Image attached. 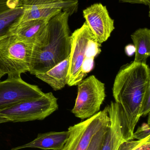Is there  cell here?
Returning a JSON list of instances; mask_svg holds the SVG:
<instances>
[{"instance_id": "8992f818", "label": "cell", "mask_w": 150, "mask_h": 150, "mask_svg": "<svg viewBox=\"0 0 150 150\" xmlns=\"http://www.w3.org/2000/svg\"><path fill=\"white\" fill-rule=\"evenodd\" d=\"M95 38L85 22L70 36L71 46L67 83L69 86L77 85L86 76L82 72V65L86 55L88 43Z\"/></svg>"}, {"instance_id": "7c38bea8", "label": "cell", "mask_w": 150, "mask_h": 150, "mask_svg": "<svg viewBox=\"0 0 150 150\" xmlns=\"http://www.w3.org/2000/svg\"><path fill=\"white\" fill-rule=\"evenodd\" d=\"M49 20L37 19L21 22L13 35L20 41L33 45L45 35Z\"/></svg>"}, {"instance_id": "44dd1931", "label": "cell", "mask_w": 150, "mask_h": 150, "mask_svg": "<svg viewBox=\"0 0 150 150\" xmlns=\"http://www.w3.org/2000/svg\"><path fill=\"white\" fill-rule=\"evenodd\" d=\"M120 2L123 3H128L130 4H139L144 5H149L150 4V0H119Z\"/></svg>"}, {"instance_id": "603a6c76", "label": "cell", "mask_w": 150, "mask_h": 150, "mask_svg": "<svg viewBox=\"0 0 150 150\" xmlns=\"http://www.w3.org/2000/svg\"><path fill=\"white\" fill-rule=\"evenodd\" d=\"M4 75H4V73L1 71V69H0V79L3 76H4Z\"/></svg>"}, {"instance_id": "30bf717a", "label": "cell", "mask_w": 150, "mask_h": 150, "mask_svg": "<svg viewBox=\"0 0 150 150\" xmlns=\"http://www.w3.org/2000/svg\"><path fill=\"white\" fill-rule=\"evenodd\" d=\"M23 0H0V41L12 36L21 23Z\"/></svg>"}, {"instance_id": "4fadbf2b", "label": "cell", "mask_w": 150, "mask_h": 150, "mask_svg": "<svg viewBox=\"0 0 150 150\" xmlns=\"http://www.w3.org/2000/svg\"><path fill=\"white\" fill-rule=\"evenodd\" d=\"M69 137V131L50 132L39 134L32 142L10 150H18L25 148H38L43 150H60L62 149Z\"/></svg>"}, {"instance_id": "7a4b0ae2", "label": "cell", "mask_w": 150, "mask_h": 150, "mask_svg": "<svg viewBox=\"0 0 150 150\" xmlns=\"http://www.w3.org/2000/svg\"><path fill=\"white\" fill-rule=\"evenodd\" d=\"M74 13L63 11L49 20L45 35L33 45L31 74L47 72L69 56L71 45L68 20Z\"/></svg>"}, {"instance_id": "3957f363", "label": "cell", "mask_w": 150, "mask_h": 150, "mask_svg": "<svg viewBox=\"0 0 150 150\" xmlns=\"http://www.w3.org/2000/svg\"><path fill=\"white\" fill-rule=\"evenodd\" d=\"M57 99L52 93L40 98L18 102L0 111V124L42 120L58 109Z\"/></svg>"}, {"instance_id": "8fae6325", "label": "cell", "mask_w": 150, "mask_h": 150, "mask_svg": "<svg viewBox=\"0 0 150 150\" xmlns=\"http://www.w3.org/2000/svg\"><path fill=\"white\" fill-rule=\"evenodd\" d=\"M108 114L110 119L109 130L102 150H117L123 139L121 130L122 109L116 102L108 105Z\"/></svg>"}, {"instance_id": "e0dca14e", "label": "cell", "mask_w": 150, "mask_h": 150, "mask_svg": "<svg viewBox=\"0 0 150 150\" xmlns=\"http://www.w3.org/2000/svg\"><path fill=\"white\" fill-rule=\"evenodd\" d=\"M117 150H150V136L142 140L124 141Z\"/></svg>"}, {"instance_id": "ac0fdd59", "label": "cell", "mask_w": 150, "mask_h": 150, "mask_svg": "<svg viewBox=\"0 0 150 150\" xmlns=\"http://www.w3.org/2000/svg\"><path fill=\"white\" fill-rule=\"evenodd\" d=\"M150 136V124L144 123L141 127L137 129L135 133H134L132 140L136 139L141 140Z\"/></svg>"}, {"instance_id": "ba28073f", "label": "cell", "mask_w": 150, "mask_h": 150, "mask_svg": "<svg viewBox=\"0 0 150 150\" xmlns=\"http://www.w3.org/2000/svg\"><path fill=\"white\" fill-rule=\"evenodd\" d=\"M21 22L37 19L50 20L63 11L76 12L77 0H23Z\"/></svg>"}, {"instance_id": "52a82bcc", "label": "cell", "mask_w": 150, "mask_h": 150, "mask_svg": "<svg viewBox=\"0 0 150 150\" xmlns=\"http://www.w3.org/2000/svg\"><path fill=\"white\" fill-rule=\"evenodd\" d=\"M44 94L38 86L22 78H8L0 82V111L21 101L40 98Z\"/></svg>"}, {"instance_id": "ffe728a7", "label": "cell", "mask_w": 150, "mask_h": 150, "mask_svg": "<svg viewBox=\"0 0 150 150\" xmlns=\"http://www.w3.org/2000/svg\"><path fill=\"white\" fill-rule=\"evenodd\" d=\"M94 60V58H85L82 67V71L83 74L87 75L88 73H90L93 69Z\"/></svg>"}, {"instance_id": "2e32d148", "label": "cell", "mask_w": 150, "mask_h": 150, "mask_svg": "<svg viewBox=\"0 0 150 150\" xmlns=\"http://www.w3.org/2000/svg\"><path fill=\"white\" fill-rule=\"evenodd\" d=\"M110 125L107 123L93 136L86 150H102Z\"/></svg>"}, {"instance_id": "9a60e30c", "label": "cell", "mask_w": 150, "mask_h": 150, "mask_svg": "<svg viewBox=\"0 0 150 150\" xmlns=\"http://www.w3.org/2000/svg\"><path fill=\"white\" fill-rule=\"evenodd\" d=\"M135 47L134 60L136 63L147 64L150 55V30L147 28H140L131 36Z\"/></svg>"}, {"instance_id": "277c9868", "label": "cell", "mask_w": 150, "mask_h": 150, "mask_svg": "<svg viewBox=\"0 0 150 150\" xmlns=\"http://www.w3.org/2000/svg\"><path fill=\"white\" fill-rule=\"evenodd\" d=\"M33 46L14 35L0 41V69L8 79L21 78L22 74L29 72Z\"/></svg>"}, {"instance_id": "6da1fadb", "label": "cell", "mask_w": 150, "mask_h": 150, "mask_svg": "<svg viewBox=\"0 0 150 150\" xmlns=\"http://www.w3.org/2000/svg\"><path fill=\"white\" fill-rule=\"evenodd\" d=\"M150 86V69L147 64L133 62L121 68L114 79L113 95L121 108L123 139L132 140L135 127L141 118L142 103Z\"/></svg>"}, {"instance_id": "7402d4cb", "label": "cell", "mask_w": 150, "mask_h": 150, "mask_svg": "<svg viewBox=\"0 0 150 150\" xmlns=\"http://www.w3.org/2000/svg\"><path fill=\"white\" fill-rule=\"evenodd\" d=\"M126 52L128 55H132L134 52H135V47L134 46L129 45L126 47Z\"/></svg>"}, {"instance_id": "5bb4252c", "label": "cell", "mask_w": 150, "mask_h": 150, "mask_svg": "<svg viewBox=\"0 0 150 150\" xmlns=\"http://www.w3.org/2000/svg\"><path fill=\"white\" fill-rule=\"evenodd\" d=\"M69 56L47 72L35 74L36 77L48 84L54 91L64 88L68 82Z\"/></svg>"}, {"instance_id": "d6986e66", "label": "cell", "mask_w": 150, "mask_h": 150, "mask_svg": "<svg viewBox=\"0 0 150 150\" xmlns=\"http://www.w3.org/2000/svg\"><path fill=\"white\" fill-rule=\"evenodd\" d=\"M150 86L147 89L143 98L141 107V115L146 116L150 113Z\"/></svg>"}, {"instance_id": "5b68a950", "label": "cell", "mask_w": 150, "mask_h": 150, "mask_svg": "<svg viewBox=\"0 0 150 150\" xmlns=\"http://www.w3.org/2000/svg\"><path fill=\"white\" fill-rule=\"evenodd\" d=\"M77 95L71 112L82 120L88 119L99 111L106 97L105 84L94 75L77 85Z\"/></svg>"}, {"instance_id": "9c48e42d", "label": "cell", "mask_w": 150, "mask_h": 150, "mask_svg": "<svg viewBox=\"0 0 150 150\" xmlns=\"http://www.w3.org/2000/svg\"><path fill=\"white\" fill-rule=\"evenodd\" d=\"M83 15L98 42L101 44L107 41L115 27L106 7L101 3L94 4L84 10Z\"/></svg>"}]
</instances>
